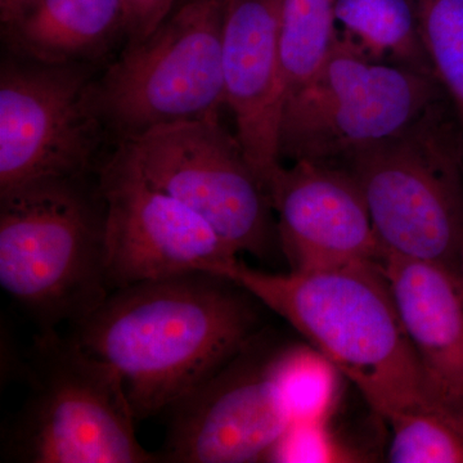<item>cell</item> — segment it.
Listing matches in <instances>:
<instances>
[{"mask_svg":"<svg viewBox=\"0 0 463 463\" xmlns=\"http://www.w3.org/2000/svg\"><path fill=\"white\" fill-rule=\"evenodd\" d=\"M354 456L332 432L328 421L294 422L283 435L270 462L339 463Z\"/></svg>","mask_w":463,"mask_h":463,"instance_id":"21","label":"cell"},{"mask_svg":"<svg viewBox=\"0 0 463 463\" xmlns=\"http://www.w3.org/2000/svg\"><path fill=\"white\" fill-rule=\"evenodd\" d=\"M206 272L237 283L282 317L383 419L437 410L380 261L269 273L237 258Z\"/></svg>","mask_w":463,"mask_h":463,"instance_id":"2","label":"cell"},{"mask_svg":"<svg viewBox=\"0 0 463 463\" xmlns=\"http://www.w3.org/2000/svg\"><path fill=\"white\" fill-rule=\"evenodd\" d=\"M335 8L336 0H282L279 48L286 99L330 56L339 38Z\"/></svg>","mask_w":463,"mask_h":463,"instance_id":"17","label":"cell"},{"mask_svg":"<svg viewBox=\"0 0 463 463\" xmlns=\"http://www.w3.org/2000/svg\"><path fill=\"white\" fill-rule=\"evenodd\" d=\"M90 65L11 58L0 70V192L29 183L88 178L105 125Z\"/></svg>","mask_w":463,"mask_h":463,"instance_id":"9","label":"cell"},{"mask_svg":"<svg viewBox=\"0 0 463 463\" xmlns=\"http://www.w3.org/2000/svg\"><path fill=\"white\" fill-rule=\"evenodd\" d=\"M335 14L368 57L434 75L411 0H336Z\"/></svg>","mask_w":463,"mask_h":463,"instance_id":"16","label":"cell"},{"mask_svg":"<svg viewBox=\"0 0 463 463\" xmlns=\"http://www.w3.org/2000/svg\"><path fill=\"white\" fill-rule=\"evenodd\" d=\"M462 161L461 127L448 124L441 109L347 158L383 257L431 261L457 274L463 249Z\"/></svg>","mask_w":463,"mask_h":463,"instance_id":"4","label":"cell"},{"mask_svg":"<svg viewBox=\"0 0 463 463\" xmlns=\"http://www.w3.org/2000/svg\"><path fill=\"white\" fill-rule=\"evenodd\" d=\"M32 390L8 438V457L27 463H154L139 443L120 374L71 336L36 339Z\"/></svg>","mask_w":463,"mask_h":463,"instance_id":"6","label":"cell"},{"mask_svg":"<svg viewBox=\"0 0 463 463\" xmlns=\"http://www.w3.org/2000/svg\"><path fill=\"white\" fill-rule=\"evenodd\" d=\"M437 78L373 60L349 39L286 99L281 156L331 164L401 136L441 109Z\"/></svg>","mask_w":463,"mask_h":463,"instance_id":"5","label":"cell"},{"mask_svg":"<svg viewBox=\"0 0 463 463\" xmlns=\"http://www.w3.org/2000/svg\"><path fill=\"white\" fill-rule=\"evenodd\" d=\"M115 152L143 181L203 216L237 254L269 257L279 241L269 197L221 118L155 128Z\"/></svg>","mask_w":463,"mask_h":463,"instance_id":"8","label":"cell"},{"mask_svg":"<svg viewBox=\"0 0 463 463\" xmlns=\"http://www.w3.org/2000/svg\"><path fill=\"white\" fill-rule=\"evenodd\" d=\"M257 298L205 270L112 289L71 337L120 374L137 420L166 412L257 335Z\"/></svg>","mask_w":463,"mask_h":463,"instance_id":"1","label":"cell"},{"mask_svg":"<svg viewBox=\"0 0 463 463\" xmlns=\"http://www.w3.org/2000/svg\"><path fill=\"white\" fill-rule=\"evenodd\" d=\"M267 194L289 270L381 260L370 213L349 170L298 161L277 170Z\"/></svg>","mask_w":463,"mask_h":463,"instance_id":"12","label":"cell"},{"mask_svg":"<svg viewBox=\"0 0 463 463\" xmlns=\"http://www.w3.org/2000/svg\"><path fill=\"white\" fill-rule=\"evenodd\" d=\"M282 0H227L223 29L225 106L236 138L267 191L282 166L286 90L279 61Z\"/></svg>","mask_w":463,"mask_h":463,"instance_id":"13","label":"cell"},{"mask_svg":"<svg viewBox=\"0 0 463 463\" xmlns=\"http://www.w3.org/2000/svg\"><path fill=\"white\" fill-rule=\"evenodd\" d=\"M274 370L292 423L330 421L344 376L327 356L310 344L277 347Z\"/></svg>","mask_w":463,"mask_h":463,"instance_id":"18","label":"cell"},{"mask_svg":"<svg viewBox=\"0 0 463 463\" xmlns=\"http://www.w3.org/2000/svg\"><path fill=\"white\" fill-rule=\"evenodd\" d=\"M16 2H18V0H0V9L7 8L9 5H12Z\"/></svg>","mask_w":463,"mask_h":463,"instance_id":"24","label":"cell"},{"mask_svg":"<svg viewBox=\"0 0 463 463\" xmlns=\"http://www.w3.org/2000/svg\"><path fill=\"white\" fill-rule=\"evenodd\" d=\"M0 20L14 57L44 65H90L125 36L123 0H18Z\"/></svg>","mask_w":463,"mask_h":463,"instance_id":"15","label":"cell"},{"mask_svg":"<svg viewBox=\"0 0 463 463\" xmlns=\"http://www.w3.org/2000/svg\"><path fill=\"white\" fill-rule=\"evenodd\" d=\"M432 72L463 132V0H411Z\"/></svg>","mask_w":463,"mask_h":463,"instance_id":"19","label":"cell"},{"mask_svg":"<svg viewBox=\"0 0 463 463\" xmlns=\"http://www.w3.org/2000/svg\"><path fill=\"white\" fill-rule=\"evenodd\" d=\"M0 286L44 330L74 325L105 300L99 184L54 179L0 192Z\"/></svg>","mask_w":463,"mask_h":463,"instance_id":"3","label":"cell"},{"mask_svg":"<svg viewBox=\"0 0 463 463\" xmlns=\"http://www.w3.org/2000/svg\"><path fill=\"white\" fill-rule=\"evenodd\" d=\"M388 421L390 462L463 463V425L453 417L422 408L395 414Z\"/></svg>","mask_w":463,"mask_h":463,"instance_id":"20","label":"cell"},{"mask_svg":"<svg viewBox=\"0 0 463 463\" xmlns=\"http://www.w3.org/2000/svg\"><path fill=\"white\" fill-rule=\"evenodd\" d=\"M178 0H123L127 45L138 44L157 29Z\"/></svg>","mask_w":463,"mask_h":463,"instance_id":"22","label":"cell"},{"mask_svg":"<svg viewBox=\"0 0 463 463\" xmlns=\"http://www.w3.org/2000/svg\"><path fill=\"white\" fill-rule=\"evenodd\" d=\"M105 203V268L116 289L239 257L203 216L152 187L114 152L99 170Z\"/></svg>","mask_w":463,"mask_h":463,"instance_id":"11","label":"cell"},{"mask_svg":"<svg viewBox=\"0 0 463 463\" xmlns=\"http://www.w3.org/2000/svg\"><path fill=\"white\" fill-rule=\"evenodd\" d=\"M456 276L457 279H458L459 289H461V294L463 298V249L461 252V257H459L458 268H457Z\"/></svg>","mask_w":463,"mask_h":463,"instance_id":"23","label":"cell"},{"mask_svg":"<svg viewBox=\"0 0 463 463\" xmlns=\"http://www.w3.org/2000/svg\"><path fill=\"white\" fill-rule=\"evenodd\" d=\"M223 0H181L170 16L93 81L94 108L120 141L219 118L225 106Z\"/></svg>","mask_w":463,"mask_h":463,"instance_id":"7","label":"cell"},{"mask_svg":"<svg viewBox=\"0 0 463 463\" xmlns=\"http://www.w3.org/2000/svg\"><path fill=\"white\" fill-rule=\"evenodd\" d=\"M257 335L170 408L158 462H270L292 420L274 370L277 349Z\"/></svg>","mask_w":463,"mask_h":463,"instance_id":"10","label":"cell"},{"mask_svg":"<svg viewBox=\"0 0 463 463\" xmlns=\"http://www.w3.org/2000/svg\"><path fill=\"white\" fill-rule=\"evenodd\" d=\"M223 2L227 3V0H223Z\"/></svg>","mask_w":463,"mask_h":463,"instance_id":"25","label":"cell"},{"mask_svg":"<svg viewBox=\"0 0 463 463\" xmlns=\"http://www.w3.org/2000/svg\"><path fill=\"white\" fill-rule=\"evenodd\" d=\"M380 263L432 405L463 425V298L456 273L413 259Z\"/></svg>","mask_w":463,"mask_h":463,"instance_id":"14","label":"cell"}]
</instances>
